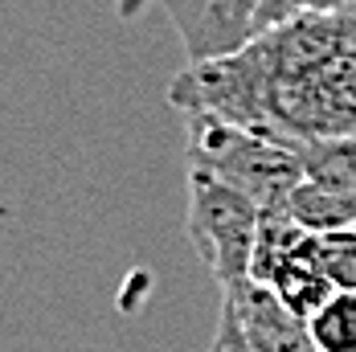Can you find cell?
Masks as SVG:
<instances>
[{
    "instance_id": "1",
    "label": "cell",
    "mask_w": 356,
    "mask_h": 352,
    "mask_svg": "<svg viewBox=\"0 0 356 352\" xmlns=\"http://www.w3.org/2000/svg\"><path fill=\"white\" fill-rule=\"evenodd\" d=\"M168 103L295 152L356 140V4L275 25L229 58L188 62L168 86Z\"/></svg>"
},
{
    "instance_id": "2",
    "label": "cell",
    "mask_w": 356,
    "mask_h": 352,
    "mask_svg": "<svg viewBox=\"0 0 356 352\" xmlns=\"http://www.w3.org/2000/svg\"><path fill=\"white\" fill-rule=\"evenodd\" d=\"M188 168L217 176L221 184L246 193L262 213L283 209V201L307 180L303 156L279 140H266L217 115H184Z\"/></svg>"
},
{
    "instance_id": "3",
    "label": "cell",
    "mask_w": 356,
    "mask_h": 352,
    "mask_svg": "<svg viewBox=\"0 0 356 352\" xmlns=\"http://www.w3.org/2000/svg\"><path fill=\"white\" fill-rule=\"evenodd\" d=\"M188 242L221 282V291H234L250 282L254 250L262 230V209L246 193L221 184L217 176L188 168V217H184Z\"/></svg>"
},
{
    "instance_id": "4",
    "label": "cell",
    "mask_w": 356,
    "mask_h": 352,
    "mask_svg": "<svg viewBox=\"0 0 356 352\" xmlns=\"http://www.w3.org/2000/svg\"><path fill=\"white\" fill-rule=\"evenodd\" d=\"M250 279L275 291L299 319H312L336 295V282L323 271L320 238L303 234L283 213H262Z\"/></svg>"
},
{
    "instance_id": "5",
    "label": "cell",
    "mask_w": 356,
    "mask_h": 352,
    "mask_svg": "<svg viewBox=\"0 0 356 352\" xmlns=\"http://www.w3.org/2000/svg\"><path fill=\"white\" fill-rule=\"evenodd\" d=\"M188 62L229 58L258 37L262 0H164Z\"/></svg>"
},
{
    "instance_id": "6",
    "label": "cell",
    "mask_w": 356,
    "mask_h": 352,
    "mask_svg": "<svg viewBox=\"0 0 356 352\" xmlns=\"http://www.w3.org/2000/svg\"><path fill=\"white\" fill-rule=\"evenodd\" d=\"M225 303L238 312L242 332H246L254 352H316L307 319H299L275 291H266L262 282H242L234 291H225Z\"/></svg>"
},
{
    "instance_id": "7",
    "label": "cell",
    "mask_w": 356,
    "mask_h": 352,
    "mask_svg": "<svg viewBox=\"0 0 356 352\" xmlns=\"http://www.w3.org/2000/svg\"><path fill=\"white\" fill-rule=\"evenodd\" d=\"M291 217L303 234H340V230H356V189H336L323 180H303L291 197L283 201V209H270Z\"/></svg>"
},
{
    "instance_id": "8",
    "label": "cell",
    "mask_w": 356,
    "mask_h": 352,
    "mask_svg": "<svg viewBox=\"0 0 356 352\" xmlns=\"http://www.w3.org/2000/svg\"><path fill=\"white\" fill-rule=\"evenodd\" d=\"M316 352H356V291H336L307 319Z\"/></svg>"
},
{
    "instance_id": "9",
    "label": "cell",
    "mask_w": 356,
    "mask_h": 352,
    "mask_svg": "<svg viewBox=\"0 0 356 352\" xmlns=\"http://www.w3.org/2000/svg\"><path fill=\"white\" fill-rule=\"evenodd\" d=\"M320 258H323L327 279L336 282V291H356V230L323 234Z\"/></svg>"
},
{
    "instance_id": "10",
    "label": "cell",
    "mask_w": 356,
    "mask_h": 352,
    "mask_svg": "<svg viewBox=\"0 0 356 352\" xmlns=\"http://www.w3.org/2000/svg\"><path fill=\"white\" fill-rule=\"evenodd\" d=\"M356 0H262V17H258V33L286 25L295 17H307V13H336V8H348Z\"/></svg>"
},
{
    "instance_id": "11",
    "label": "cell",
    "mask_w": 356,
    "mask_h": 352,
    "mask_svg": "<svg viewBox=\"0 0 356 352\" xmlns=\"http://www.w3.org/2000/svg\"><path fill=\"white\" fill-rule=\"evenodd\" d=\"M209 352H254L250 340H246V332H242V319H238V312H234L229 303H221V319H217Z\"/></svg>"
},
{
    "instance_id": "12",
    "label": "cell",
    "mask_w": 356,
    "mask_h": 352,
    "mask_svg": "<svg viewBox=\"0 0 356 352\" xmlns=\"http://www.w3.org/2000/svg\"><path fill=\"white\" fill-rule=\"evenodd\" d=\"M147 4H152V0H115V17H119V21H136Z\"/></svg>"
}]
</instances>
